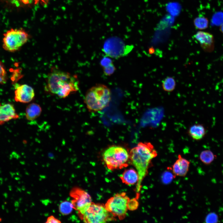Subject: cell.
Segmentation results:
<instances>
[{
	"instance_id": "27",
	"label": "cell",
	"mask_w": 223,
	"mask_h": 223,
	"mask_svg": "<svg viewBox=\"0 0 223 223\" xmlns=\"http://www.w3.org/2000/svg\"><path fill=\"white\" fill-rule=\"evenodd\" d=\"M10 3L15 5L17 7L19 6L20 4H27L31 2L32 0H6Z\"/></svg>"
},
{
	"instance_id": "2",
	"label": "cell",
	"mask_w": 223,
	"mask_h": 223,
	"mask_svg": "<svg viewBox=\"0 0 223 223\" xmlns=\"http://www.w3.org/2000/svg\"><path fill=\"white\" fill-rule=\"evenodd\" d=\"M46 89L50 93L60 98H65L79 89L77 76L53 68L48 74Z\"/></svg>"
},
{
	"instance_id": "21",
	"label": "cell",
	"mask_w": 223,
	"mask_h": 223,
	"mask_svg": "<svg viewBox=\"0 0 223 223\" xmlns=\"http://www.w3.org/2000/svg\"><path fill=\"white\" fill-rule=\"evenodd\" d=\"M176 176L172 172L168 171L164 172L162 174L161 177V180L162 182L165 184L170 183Z\"/></svg>"
},
{
	"instance_id": "22",
	"label": "cell",
	"mask_w": 223,
	"mask_h": 223,
	"mask_svg": "<svg viewBox=\"0 0 223 223\" xmlns=\"http://www.w3.org/2000/svg\"><path fill=\"white\" fill-rule=\"evenodd\" d=\"M137 199L138 198L136 197L129 200L127 204L128 209L130 211H134L138 208L139 202Z\"/></svg>"
},
{
	"instance_id": "19",
	"label": "cell",
	"mask_w": 223,
	"mask_h": 223,
	"mask_svg": "<svg viewBox=\"0 0 223 223\" xmlns=\"http://www.w3.org/2000/svg\"><path fill=\"white\" fill-rule=\"evenodd\" d=\"M176 81L172 77H167L163 81L162 87L163 90L166 92H171L175 89Z\"/></svg>"
},
{
	"instance_id": "20",
	"label": "cell",
	"mask_w": 223,
	"mask_h": 223,
	"mask_svg": "<svg viewBox=\"0 0 223 223\" xmlns=\"http://www.w3.org/2000/svg\"><path fill=\"white\" fill-rule=\"evenodd\" d=\"M74 209L72 202L65 201L60 203L59 209L60 213L63 215H68L72 212Z\"/></svg>"
},
{
	"instance_id": "15",
	"label": "cell",
	"mask_w": 223,
	"mask_h": 223,
	"mask_svg": "<svg viewBox=\"0 0 223 223\" xmlns=\"http://www.w3.org/2000/svg\"><path fill=\"white\" fill-rule=\"evenodd\" d=\"M206 132V130L203 125L198 124H194L190 127L188 130V134L194 140L199 141L205 136Z\"/></svg>"
},
{
	"instance_id": "16",
	"label": "cell",
	"mask_w": 223,
	"mask_h": 223,
	"mask_svg": "<svg viewBox=\"0 0 223 223\" xmlns=\"http://www.w3.org/2000/svg\"><path fill=\"white\" fill-rule=\"evenodd\" d=\"M25 111L26 117L27 120L32 121L37 119L40 115L42 109L40 105L32 103L27 106Z\"/></svg>"
},
{
	"instance_id": "7",
	"label": "cell",
	"mask_w": 223,
	"mask_h": 223,
	"mask_svg": "<svg viewBox=\"0 0 223 223\" xmlns=\"http://www.w3.org/2000/svg\"><path fill=\"white\" fill-rule=\"evenodd\" d=\"M129 199L125 192L117 194L108 199L105 204V208L114 217H118L120 220H122L126 216Z\"/></svg>"
},
{
	"instance_id": "25",
	"label": "cell",
	"mask_w": 223,
	"mask_h": 223,
	"mask_svg": "<svg viewBox=\"0 0 223 223\" xmlns=\"http://www.w3.org/2000/svg\"><path fill=\"white\" fill-rule=\"evenodd\" d=\"M103 68L104 74L107 76H109L112 74L116 69L113 63Z\"/></svg>"
},
{
	"instance_id": "14",
	"label": "cell",
	"mask_w": 223,
	"mask_h": 223,
	"mask_svg": "<svg viewBox=\"0 0 223 223\" xmlns=\"http://www.w3.org/2000/svg\"><path fill=\"white\" fill-rule=\"evenodd\" d=\"M119 177L123 183L129 185L137 183L139 178L137 171L132 168L125 170Z\"/></svg>"
},
{
	"instance_id": "13",
	"label": "cell",
	"mask_w": 223,
	"mask_h": 223,
	"mask_svg": "<svg viewBox=\"0 0 223 223\" xmlns=\"http://www.w3.org/2000/svg\"><path fill=\"white\" fill-rule=\"evenodd\" d=\"M19 117V116L12 104L7 103L2 105L0 103V125Z\"/></svg>"
},
{
	"instance_id": "28",
	"label": "cell",
	"mask_w": 223,
	"mask_h": 223,
	"mask_svg": "<svg viewBox=\"0 0 223 223\" xmlns=\"http://www.w3.org/2000/svg\"><path fill=\"white\" fill-rule=\"evenodd\" d=\"M61 222L60 220L52 216L49 217L46 222V223H59Z\"/></svg>"
},
{
	"instance_id": "30",
	"label": "cell",
	"mask_w": 223,
	"mask_h": 223,
	"mask_svg": "<svg viewBox=\"0 0 223 223\" xmlns=\"http://www.w3.org/2000/svg\"><path fill=\"white\" fill-rule=\"evenodd\" d=\"M219 30L221 33L223 35V23H222L220 26L219 27Z\"/></svg>"
},
{
	"instance_id": "24",
	"label": "cell",
	"mask_w": 223,
	"mask_h": 223,
	"mask_svg": "<svg viewBox=\"0 0 223 223\" xmlns=\"http://www.w3.org/2000/svg\"><path fill=\"white\" fill-rule=\"evenodd\" d=\"M7 73L2 63L0 62V84H5L7 81Z\"/></svg>"
},
{
	"instance_id": "3",
	"label": "cell",
	"mask_w": 223,
	"mask_h": 223,
	"mask_svg": "<svg viewBox=\"0 0 223 223\" xmlns=\"http://www.w3.org/2000/svg\"><path fill=\"white\" fill-rule=\"evenodd\" d=\"M111 99V93L109 88L104 85L98 84L87 91L84 102L90 111L98 112L107 106Z\"/></svg>"
},
{
	"instance_id": "1",
	"label": "cell",
	"mask_w": 223,
	"mask_h": 223,
	"mask_svg": "<svg viewBox=\"0 0 223 223\" xmlns=\"http://www.w3.org/2000/svg\"><path fill=\"white\" fill-rule=\"evenodd\" d=\"M157 155L153 145L148 142H139L129 152V159L138 175L136 190L138 195L142 180L147 175L149 168L152 166V161Z\"/></svg>"
},
{
	"instance_id": "18",
	"label": "cell",
	"mask_w": 223,
	"mask_h": 223,
	"mask_svg": "<svg viewBox=\"0 0 223 223\" xmlns=\"http://www.w3.org/2000/svg\"><path fill=\"white\" fill-rule=\"evenodd\" d=\"M194 24L196 28L204 30L207 28L208 26V20L207 18L200 15L194 19Z\"/></svg>"
},
{
	"instance_id": "26",
	"label": "cell",
	"mask_w": 223,
	"mask_h": 223,
	"mask_svg": "<svg viewBox=\"0 0 223 223\" xmlns=\"http://www.w3.org/2000/svg\"><path fill=\"white\" fill-rule=\"evenodd\" d=\"M113 63L112 59L108 56H106L103 57L101 60L100 64L103 68L106 67Z\"/></svg>"
},
{
	"instance_id": "8",
	"label": "cell",
	"mask_w": 223,
	"mask_h": 223,
	"mask_svg": "<svg viewBox=\"0 0 223 223\" xmlns=\"http://www.w3.org/2000/svg\"><path fill=\"white\" fill-rule=\"evenodd\" d=\"M132 48L131 46L126 45L120 38L112 37L105 42L102 50L107 56L117 59L128 54Z\"/></svg>"
},
{
	"instance_id": "11",
	"label": "cell",
	"mask_w": 223,
	"mask_h": 223,
	"mask_svg": "<svg viewBox=\"0 0 223 223\" xmlns=\"http://www.w3.org/2000/svg\"><path fill=\"white\" fill-rule=\"evenodd\" d=\"M35 96L33 89L26 84L18 87L15 92V100L17 102L28 103L31 101Z\"/></svg>"
},
{
	"instance_id": "23",
	"label": "cell",
	"mask_w": 223,
	"mask_h": 223,
	"mask_svg": "<svg viewBox=\"0 0 223 223\" xmlns=\"http://www.w3.org/2000/svg\"><path fill=\"white\" fill-rule=\"evenodd\" d=\"M205 221L206 223H217L219 221L218 216L216 213H209L207 215Z\"/></svg>"
},
{
	"instance_id": "31",
	"label": "cell",
	"mask_w": 223,
	"mask_h": 223,
	"mask_svg": "<svg viewBox=\"0 0 223 223\" xmlns=\"http://www.w3.org/2000/svg\"><path fill=\"white\" fill-rule=\"evenodd\" d=\"M2 221V219L0 217V222Z\"/></svg>"
},
{
	"instance_id": "4",
	"label": "cell",
	"mask_w": 223,
	"mask_h": 223,
	"mask_svg": "<svg viewBox=\"0 0 223 223\" xmlns=\"http://www.w3.org/2000/svg\"><path fill=\"white\" fill-rule=\"evenodd\" d=\"M103 157L107 168L112 170L127 166L129 155L125 148L114 145L105 150L103 154Z\"/></svg>"
},
{
	"instance_id": "9",
	"label": "cell",
	"mask_w": 223,
	"mask_h": 223,
	"mask_svg": "<svg viewBox=\"0 0 223 223\" xmlns=\"http://www.w3.org/2000/svg\"><path fill=\"white\" fill-rule=\"evenodd\" d=\"M70 194L72 198L71 202L73 208L78 211L79 215L82 214L92 203L90 195L80 188H73Z\"/></svg>"
},
{
	"instance_id": "10",
	"label": "cell",
	"mask_w": 223,
	"mask_h": 223,
	"mask_svg": "<svg viewBox=\"0 0 223 223\" xmlns=\"http://www.w3.org/2000/svg\"><path fill=\"white\" fill-rule=\"evenodd\" d=\"M194 37L199 43L204 51L211 53L213 51L215 48V40L212 34L199 31L194 35Z\"/></svg>"
},
{
	"instance_id": "6",
	"label": "cell",
	"mask_w": 223,
	"mask_h": 223,
	"mask_svg": "<svg viewBox=\"0 0 223 223\" xmlns=\"http://www.w3.org/2000/svg\"><path fill=\"white\" fill-rule=\"evenodd\" d=\"M28 34L24 30L11 28L4 34L3 47L13 52L19 50L28 39Z\"/></svg>"
},
{
	"instance_id": "29",
	"label": "cell",
	"mask_w": 223,
	"mask_h": 223,
	"mask_svg": "<svg viewBox=\"0 0 223 223\" xmlns=\"http://www.w3.org/2000/svg\"><path fill=\"white\" fill-rule=\"evenodd\" d=\"M48 0H32L34 1L35 4H37L39 2H42L44 4H46Z\"/></svg>"
},
{
	"instance_id": "5",
	"label": "cell",
	"mask_w": 223,
	"mask_h": 223,
	"mask_svg": "<svg viewBox=\"0 0 223 223\" xmlns=\"http://www.w3.org/2000/svg\"><path fill=\"white\" fill-rule=\"evenodd\" d=\"M79 216L84 222L88 223H105L114 220L113 216L107 210L105 205L93 203Z\"/></svg>"
},
{
	"instance_id": "17",
	"label": "cell",
	"mask_w": 223,
	"mask_h": 223,
	"mask_svg": "<svg viewBox=\"0 0 223 223\" xmlns=\"http://www.w3.org/2000/svg\"><path fill=\"white\" fill-rule=\"evenodd\" d=\"M216 155L212 151L209 150L202 151L200 154L199 159L205 165L211 164L216 158Z\"/></svg>"
},
{
	"instance_id": "12",
	"label": "cell",
	"mask_w": 223,
	"mask_h": 223,
	"mask_svg": "<svg viewBox=\"0 0 223 223\" xmlns=\"http://www.w3.org/2000/svg\"><path fill=\"white\" fill-rule=\"evenodd\" d=\"M190 162L186 159L179 155L178 159L171 167H168L175 176L185 177L187 174L189 169Z\"/></svg>"
}]
</instances>
